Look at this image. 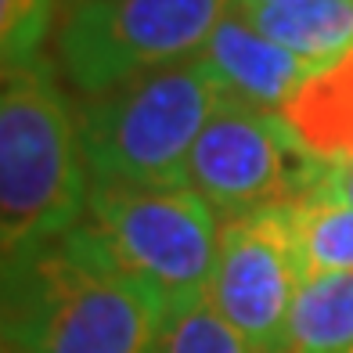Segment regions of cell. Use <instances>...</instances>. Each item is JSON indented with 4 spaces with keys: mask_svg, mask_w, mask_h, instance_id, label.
Segmentation results:
<instances>
[{
    "mask_svg": "<svg viewBox=\"0 0 353 353\" xmlns=\"http://www.w3.org/2000/svg\"><path fill=\"white\" fill-rule=\"evenodd\" d=\"M242 11L263 37L317 65L353 51V0H281Z\"/></svg>",
    "mask_w": 353,
    "mask_h": 353,
    "instance_id": "cell-10",
    "label": "cell"
},
{
    "mask_svg": "<svg viewBox=\"0 0 353 353\" xmlns=\"http://www.w3.org/2000/svg\"><path fill=\"white\" fill-rule=\"evenodd\" d=\"M220 98L202 58L83 98L72 112L87 184L184 188L188 155Z\"/></svg>",
    "mask_w": 353,
    "mask_h": 353,
    "instance_id": "cell-3",
    "label": "cell"
},
{
    "mask_svg": "<svg viewBox=\"0 0 353 353\" xmlns=\"http://www.w3.org/2000/svg\"><path fill=\"white\" fill-rule=\"evenodd\" d=\"M79 223L123 274L163 299L166 314L210 296L220 213L191 188L87 184Z\"/></svg>",
    "mask_w": 353,
    "mask_h": 353,
    "instance_id": "cell-4",
    "label": "cell"
},
{
    "mask_svg": "<svg viewBox=\"0 0 353 353\" xmlns=\"http://www.w3.org/2000/svg\"><path fill=\"white\" fill-rule=\"evenodd\" d=\"M263 4H281V0H238V8H263Z\"/></svg>",
    "mask_w": 353,
    "mask_h": 353,
    "instance_id": "cell-16",
    "label": "cell"
},
{
    "mask_svg": "<svg viewBox=\"0 0 353 353\" xmlns=\"http://www.w3.org/2000/svg\"><path fill=\"white\" fill-rule=\"evenodd\" d=\"M317 170L278 112L220 98L188 155L184 188L223 220L303 199Z\"/></svg>",
    "mask_w": 353,
    "mask_h": 353,
    "instance_id": "cell-6",
    "label": "cell"
},
{
    "mask_svg": "<svg viewBox=\"0 0 353 353\" xmlns=\"http://www.w3.org/2000/svg\"><path fill=\"white\" fill-rule=\"evenodd\" d=\"M58 0H0V69H14L40 58L51 37Z\"/></svg>",
    "mask_w": 353,
    "mask_h": 353,
    "instance_id": "cell-14",
    "label": "cell"
},
{
    "mask_svg": "<svg viewBox=\"0 0 353 353\" xmlns=\"http://www.w3.org/2000/svg\"><path fill=\"white\" fill-rule=\"evenodd\" d=\"M288 343L292 353H353V274L303 278Z\"/></svg>",
    "mask_w": 353,
    "mask_h": 353,
    "instance_id": "cell-11",
    "label": "cell"
},
{
    "mask_svg": "<svg viewBox=\"0 0 353 353\" xmlns=\"http://www.w3.org/2000/svg\"><path fill=\"white\" fill-rule=\"evenodd\" d=\"M166 307L76 223L0 263V339L14 353H155Z\"/></svg>",
    "mask_w": 353,
    "mask_h": 353,
    "instance_id": "cell-1",
    "label": "cell"
},
{
    "mask_svg": "<svg viewBox=\"0 0 353 353\" xmlns=\"http://www.w3.org/2000/svg\"><path fill=\"white\" fill-rule=\"evenodd\" d=\"M303 278L353 274V205L328 199L288 202Z\"/></svg>",
    "mask_w": 353,
    "mask_h": 353,
    "instance_id": "cell-12",
    "label": "cell"
},
{
    "mask_svg": "<svg viewBox=\"0 0 353 353\" xmlns=\"http://www.w3.org/2000/svg\"><path fill=\"white\" fill-rule=\"evenodd\" d=\"M238 0H69L54 51L69 87L98 98L195 61Z\"/></svg>",
    "mask_w": 353,
    "mask_h": 353,
    "instance_id": "cell-5",
    "label": "cell"
},
{
    "mask_svg": "<svg viewBox=\"0 0 353 353\" xmlns=\"http://www.w3.org/2000/svg\"><path fill=\"white\" fill-rule=\"evenodd\" d=\"M199 58L205 61L223 98L263 112H278L288 101V94L317 69V61L299 58L263 37L238 4L223 14V22L213 29Z\"/></svg>",
    "mask_w": 353,
    "mask_h": 353,
    "instance_id": "cell-8",
    "label": "cell"
},
{
    "mask_svg": "<svg viewBox=\"0 0 353 353\" xmlns=\"http://www.w3.org/2000/svg\"><path fill=\"white\" fill-rule=\"evenodd\" d=\"M0 353H14V350H11V346H8L4 339H0Z\"/></svg>",
    "mask_w": 353,
    "mask_h": 353,
    "instance_id": "cell-17",
    "label": "cell"
},
{
    "mask_svg": "<svg viewBox=\"0 0 353 353\" xmlns=\"http://www.w3.org/2000/svg\"><path fill=\"white\" fill-rule=\"evenodd\" d=\"M299 285L303 267L288 202L220 220L210 299L249 353H292L288 325Z\"/></svg>",
    "mask_w": 353,
    "mask_h": 353,
    "instance_id": "cell-7",
    "label": "cell"
},
{
    "mask_svg": "<svg viewBox=\"0 0 353 353\" xmlns=\"http://www.w3.org/2000/svg\"><path fill=\"white\" fill-rule=\"evenodd\" d=\"M87 170L51 61L0 69V263L76 228Z\"/></svg>",
    "mask_w": 353,
    "mask_h": 353,
    "instance_id": "cell-2",
    "label": "cell"
},
{
    "mask_svg": "<svg viewBox=\"0 0 353 353\" xmlns=\"http://www.w3.org/2000/svg\"><path fill=\"white\" fill-rule=\"evenodd\" d=\"M303 199H328V202L353 205V159H346L339 166H321Z\"/></svg>",
    "mask_w": 353,
    "mask_h": 353,
    "instance_id": "cell-15",
    "label": "cell"
},
{
    "mask_svg": "<svg viewBox=\"0 0 353 353\" xmlns=\"http://www.w3.org/2000/svg\"><path fill=\"white\" fill-rule=\"evenodd\" d=\"M155 353H249V346L213 307V299L202 296L166 314V328Z\"/></svg>",
    "mask_w": 353,
    "mask_h": 353,
    "instance_id": "cell-13",
    "label": "cell"
},
{
    "mask_svg": "<svg viewBox=\"0 0 353 353\" xmlns=\"http://www.w3.org/2000/svg\"><path fill=\"white\" fill-rule=\"evenodd\" d=\"M278 116L317 166L353 159V51L317 65L288 94Z\"/></svg>",
    "mask_w": 353,
    "mask_h": 353,
    "instance_id": "cell-9",
    "label": "cell"
}]
</instances>
